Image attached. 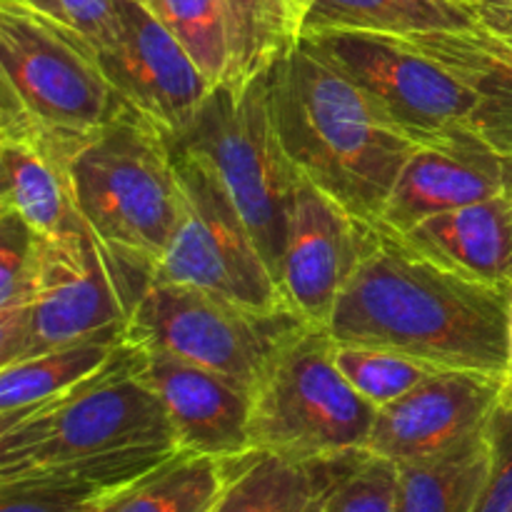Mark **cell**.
<instances>
[{
	"instance_id": "31",
	"label": "cell",
	"mask_w": 512,
	"mask_h": 512,
	"mask_svg": "<svg viewBox=\"0 0 512 512\" xmlns=\"http://www.w3.org/2000/svg\"><path fill=\"white\" fill-rule=\"evenodd\" d=\"M45 20L60 33L98 50L113 35L118 20L115 0H3Z\"/></svg>"
},
{
	"instance_id": "7",
	"label": "cell",
	"mask_w": 512,
	"mask_h": 512,
	"mask_svg": "<svg viewBox=\"0 0 512 512\" xmlns=\"http://www.w3.org/2000/svg\"><path fill=\"white\" fill-rule=\"evenodd\" d=\"M145 358L133 345L88 390L0 430V480L145 445H178L163 400L145 378Z\"/></svg>"
},
{
	"instance_id": "14",
	"label": "cell",
	"mask_w": 512,
	"mask_h": 512,
	"mask_svg": "<svg viewBox=\"0 0 512 512\" xmlns=\"http://www.w3.org/2000/svg\"><path fill=\"white\" fill-rule=\"evenodd\" d=\"M503 383V378L470 370H435L378 410L368 450L395 465L435 458L488 428Z\"/></svg>"
},
{
	"instance_id": "28",
	"label": "cell",
	"mask_w": 512,
	"mask_h": 512,
	"mask_svg": "<svg viewBox=\"0 0 512 512\" xmlns=\"http://www.w3.org/2000/svg\"><path fill=\"white\" fill-rule=\"evenodd\" d=\"M150 13L188 50L205 78L223 83L230 70V28L225 0H145Z\"/></svg>"
},
{
	"instance_id": "10",
	"label": "cell",
	"mask_w": 512,
	"mask_h": 512,
	"mask_svg": "<svg viewBox=\"0 0 512 512\" xmlns=\"http://www.w3.org/2000/svg\"><path fill=\"white\" fill-rule=\"evenodd\" d=\"M178 223L153 283H180L253 308L288 305L243 215L218 175L175 143Z\"/></svg>"
},
{
	"instance_id": "32",
	"label": "cell",
	"mask_w": 512,
	"mask_h": 512,
	"mask_svg": "<svg viewBox=\"0 0 512 512\" xmlns=\"http://www.w3.org/2000/svg\"><path fill=\"white\" fill-rule=\"evenodd\" d=\"M490 473L473 512H512V408L498 405L488 423Z\"/></svg>"
},
{
	"instance_id": "25",
	"label": "cell",
	"mask_w": 512,
	"mask_h": 512,
	"mask_svg": "<svg viewBox=\"0 0 512 512\" xmlns=\"http://www.w3.org/2000/svg\"><path fill=\"white\" fill-rule=\"evenodd\" d=\"M225 485V460L183 453L135 480L100 512H210Z\"/></svg>"
},
{
	"instance_id": "20",
	"label": "cell",
	"mask_w": 512,
	"mask_h": 512,
	"mask_svg": "<svg viewBox=\"0 0 512 512\" xmlns=\"http://www.w3.org/2000/svg\"><path fill=\"white\" fill-rule=\"evenodd\" d=\"M70 158L45 140L0 135V210L15 213L45 238L88 228L75 208Z\"/></svg>"
},
{
	"instance_id": "21",
	"label": "cell",
	"mask_w": 512,
	"mask_h": 512,
	"mask_svg": "<svg viewBox=\"0 0 512 512\" xmlns=\"http://www.w3.org/2000/svg\"><path fill=\"white\" fill-rule=\"evenodd\" d=\"M400 235L463 275L512 285V208L505 195L430 215Z\"/></svg>"
},
{
	"instance_id": "36",
	"label": "cell",
	"mask_w": 512,
	"mask_h": 512,
	"mask_svg": "<svg viewBox=\"0 0 512 512\" xmlns=\"http://www.w3.org/2000/svg\"><path fill=\"white\" fill-rule=\"evenodd\" d=\"M500 405H508L512 408V378L503 383V390H500Z\"/></svg>"
},
{
	"instance_id": "24",
	"label": "cell",
	"mask_w": 512,
	"mask_h": 512,
	"mask_svg": "<svg viewBox=\"0 0 512 512\" xmlns=\"http://www.w3.org/2000/svg\"><path fill=\"white\" fill-rule=\"evenodd\" d=\"M400 468V512H473L490 473L488 428Z\"/></svg>"
},
{
	"instance_id": "4",
	"label": "cell",
	"mask_w": 512,
	"mask_h": 512,
	"mask_svg": "<svg viewBox=\"0 0 512 512\" xmlns=\"http://www.w3.org/2000/svg\"><path fill=\"white\" fill-rule=\"evenodd\" d=\"M123 108L88 45L0 0V135L75 155Z\"/></svg>"
},
{
	"instance_id": "12",
	"label": "cell",
	"mask_w": 512,
	"mask_h": 512,
	"mask_svg": "<svg viewBox=\"0 0 512 512\" xmlns=\"http://www.w3.org/2000/svg\"><path fill=\"white\" fill-rule=\"evenodd\" d=\"M115 5V30L95 50V60L128 108L178 140L215 85L148 5L140 0H115Z\"/></svg>"
},
{
	"instance_id": "35",
	"label": "cell",
	"mask_w": 512,
	"mask_h": 512,
	"mask_svg": "<svg viewBox=\"0 0 512 512\" xmlns=\"http://www.w3.org/2000/svg\"><path fill=\"white\" fill-rule=\"evenodd\" d=\"M473 8H512V0H468Z\"/></svg>"
},
{
	"instance_id": "11",
	"label": "cell",
	"mask_w": 512,
	"mask_h": 512,
	"mask_svg": "<svg viewBox=\"0 0 512 512\" xmlns=\"http://www.w3.org/2000/svg\"><path fill=\"white\" fill-rule=\"evenodd\" d=\"M303 40L358 85L385 123L415 143L470 123L478 110V98L463 83L398 35L330 30Z\"/></svg>"
},
{
	"instance_id": "18",
	"label": "cell",
	"mask_w": 512,
	"mask_h": 512,
	"mask_svg": "<svg viewBox=\"0 0 512 512\" xmlns=\"http://www.w3.org/2000/svg\"><path fill=\"white\" fill-rule=\"evenodd\" d=\"M468 28L398 35L478 98L473 128L512 113V8H475Z\"/></svg>"
},
{
	"instance_id": "15",
	"label": "cell",
	"mask_w": 512,
	"mask_h": 512,
	"mask_svg": "<svg viewBox=\"0 0 512 512\" xmlns=\"http://www.w3.org/2000/svg\"><path fill=\"white\" fill-rule=\"evenodd\" d=\"M503 190L505 155L465 123L413 150L378 223L405 233L430 215L495 198Z\"/></svg>"
},
{
	"instance_id": "3",
	"label": "cell",
	"mask_w": 512,
	"mask_h": 512,
	"mask_svg": "<svg viewBox=\"0 0 512 512\" xmlns=\"http://www.w3.org/2000/svg\"><path fill=\"white\" fill-rule=\"evenodd\" d=\"M68 175L90 233L153 283L178 223L175 140L125 105L75 150Z\"/></svg>"
},
{
	"instance_id": "29",
	"label": "cell",
	"mask_w": 512,
	"mask_h": 512,
	"mask_svg": "<svg viewBox=\"0 0 512 512\" xmlns=\"http://www.w3.org/2000/svg\"><path fill=\"white\" fill-rule=\"evenodd\" d=\"M335 363L350 385L363 395L375 408L395 403L405 393L423 383L435 370L418 360L400 355L388 348H373V345L333 343Z\"/></svg>"
},
{
	"instance_id": "17",
	"label": "cell",
	"mask_w": 512,
	"mask_h": 512,
	"mask_svg": "<svg viewBox=\"0 0 512 512\" xmlns=\"http://www.w3.org/2000/svg\"><path fill=\"white\" fill-rule=\"evenodd\" d=\"M178 453V445H145L30 470L0 480V512H100L120 490Z\"/></svg>"
},
{
	"instance_id": "9",
	"label": "cell",
	"mask_w": 512,
	"mask_h": 512,
	"mask_svg": "<svg viewBox=\"0 0 512 512\" xmlns=\"http://www.w3.org/2000/svg\"><path fill=\"white\" fill-rule=\"evenodd\" d=\"M150 280L120 265L88 228L40 235L33 293L0 368L98 335L125 333Z\"/></svg>"
},
{
	"instance_id": "38",
	"label": "cell",
	"mask_w": 512,
	"mask_h": 512,
	"mask_svg": "<svg viewBox=\"0 0 512 512\" xmlns=\"http://www.w3.org/2000/svg\"><path fill=\"white\" fill-rule=\"evenodd\" d=\"M308 512H315V510H313V503H310V508H308Z\"/></svg>"
},
{
	"instance_id": "2",
	"label": "cell",
	"mask_w": 512,
	"mask_h": 512,
	"mask_svg": "<svg viewBox=\"0 0 512 512\" xmlns=\"http://www.w3.org/2000/svg\"><path fill=\"white\" fill-rule=\"evenodd\" d=\"M283 148L300 175L363 223H378L420 143L385 123L358 85L303 43L268 70Z\"/></svg>"
},
{
	"instance_id": "27",
	"label": "cell",
	"mask_w": 512,
	"mask_h": 512,
	"mask_svg": "<svg viewBox=\"0 0 512 512\" xmlns=\"http://www.w3.org/2000/svg\"><path fill=\"white\" fill-rule=\"evenodd\" d=\"M315 512H400V468L365 450L310 463Z\"/></svg>"
},
{
	"instance_id": "33",
	"label": "cell",
	"mask_w": 512,
	"mask_h": 512,
	"mask_svg": "<svg viewBox=\"0 0 512 512\" xmlns=\"http://www.w3.org/2000/svg\"><path fill=\"white\" fill-rule=\"evenodd\" d=\"M495 145L503 155H512V113L505 118L495 120V123L483 125V128H475Z\"/></svg>"
},
{
	"instance_id": "39",
	"label": "cell",
	"mask_w": 512,
	"mask_h": 512,
	"mask_svg": "<svg viewBox=\"0 0 512 512\" xmlns=\"http://www.w3.org/2000/svg\"><path fill=\"white\" fill-rule=\"evenodd\" d=\"M140 3H145V0H140Z\"/></svg>"
},
{
	"instance_id": "8",
	"label": "cell",
	"mask_w": 512,
	"mask_h": 512,
	"mask_svg": "<svg viewBox=\"0 0 512 512\" xmlns=\"http://www.w3.org/2000/svg\"><path fill=\"white\" fill-rule=\"evenodd\" d=\"M290 305L260 310L180 283H150L125 338L145 355H170L215 370L250 390L293 335L305 328Z\"/></svg>"
},
{
	"instance_id": "1",
	"label": "cell",
	"mask_w": 512,
	"mask_h": 512,
	"mask_svg": "<svg viewBox=\"0 0 512 512\" xmlns=\"http://www.w3.org/2000/svg\"><path fill=\"white\" fill-rule=\"evenodd\" d=\"M512 285L470 278L405 235L365 225L363 253L330 315L333 343L388 348L433 370L508 378Z\"/></svg>"
},
{
	"instance_id": "26",
	"label": "cell",
	"mask_w": 512,
	"mask_h": 512,
	"mask_svg": "<svg viewBox=\"0 0 512 512\" xmlns=\"http://www.w3.org/2000/svg\"><path fill=\"white\" fill-rule=\"evenodd\" d=\"M313 480L308 465L280 455L250 453L225 460V485L210 512H308Z\"/></svg>"
},
{
	"instance_id": "16",
	"label": "cell",
	"mask_w": 512,
	"mask_h": 512,
	"mask_svg": "<svg viewBox=\"0 0 512 512\" xmlns=\"http://www.w3.org/2000/svg\"><path fill=\"white\" fill-rule=\"evenodd\" d=\"M145 378L163 400L183 453L233 460L253 450L248 385L170 355H148Z\"/></svg>"
},
{
	"instance_id": "5",
	"label": "cell",
	"mask_w": 512,
	"mask_h": 512,
	"mask_svg": "<svg viewBox=\"0 0 512 512\" xmlns=\"http://www.w3.org/2000/svg\"><path fill=\"white\" fill-rule=\"evenodd\" d=\"M333 338L305 325L253 388L250 448L310 465L368 448L378 408L340 373Z\"/></svg>"
},
{
	"instance_id": "30",
	"label": "cell",
	"mask_w": 512,
	"mask_h": 512,
	"mask_svg": "<svg viewBox=\"0 0 512 512\" xmlns=\"http://www.w3.org/2000/svg\"><path fill=\"white\" fill-rule=\"evenodd\" d=\"M40 235L10 210H0V343H8L33 293Z\"/></svg>"
},
{
	"instance_id": "22",
	"label": "cell",
	"mask_w": 512,
	"mask_h": 512,
	"mask_svg": "<svg viewBox=\"0 0 512 512\" xmlns=\"http://www.w3.org/2000/svg\"><path fill=\"white\" fill-rule=\"evenodd\" d=\"M478 10L468 0H308L305 35L353 33L413 35L468 28Z\"/></svg>"
},
{
	"instance_id": "13",
	"label": "cell",
	"mask_w": 512,
	"mask_h": 512,
	"mask_svg": "<svg viewBox=\"0 0 512 512\" xmlns=\"http://www.w3.org/2000/svg\"><path fill=\"white\" fill-rule=\"evenodd\" d=\"M365 225L300 175L288 213L278 285L285 303L305 323L328 325L363 253Z\"/></svg>"
},
{
	"instance_id": "23",
	"label": "cell",
	"mask_w": 512,
	"mask_h": 512,
	"mask_svg": "<svg viewBox=\"0 0 512 512\" xmlns=\"http://www.w3.org/2000/svg\"><path fill=\"white\" fill-rule=\"evenodd\" d=\"M230 28V70L223 83L263 78L305 38L308 0H225Z\"/></svg>"
},
{
	"instance_id": "37",
	"label": "cell",
	"mask_w": 512,
	"mask_h": 512,
	"mask_svg": "<svg viewBox=\"0 0 512 512\" xmlns=\"http://www.w3.org/2000/svg\"><path fill=\"white\" fill-rule=\"evenodd\" d=\"M508 378H512V308H510V360H508ZM505 378V380H508Z\"/></svg>"
},
{
	"instance_id": "6",
	"label": "cell",
	"mask_w": 512,
	"mask_h": 512,
	"mask_svg": "<svg viewBox=\"0 0 512 512\" xmlns=\"http://www.w3.org/2000/svg\"><path fill=\"white\" fill-rule=\"evenodd\" d=\"M175 143L218 175L278 280L300 173L275 128L268 73L245 85H215L193 125Z\"/></svg>"
},
{
	"instance_id": "34",
	"label": "cell",
	"mask_w": 512,
	"mask_h": 512,
	"mask_svg": "<svg viewBox=\"0 0 512 512\" xmlns=\"http://www.w3.org/2000/svg\"><path fill=\"white\" fill-rule=\"evenodd\" d=\"M503 195L508 198L510 208H512V155H505V190Z\"/></svg>"
},
{
	"instance_id": "19",
	"label": "cell",
	"mask_w": 512,
	"mask_h": 512,
	"mask_svg": "<svg viewBox=\"0 0 512 512\" xmlns=\"http://www.w3.org/2000/svg\"><path fill=\"white\" fill-rule=\"evenodd\" d=\"M133 343L125 333L98 335L0 368V430L55 408L103 380Z\"/></svg>"
}]
</instances>
